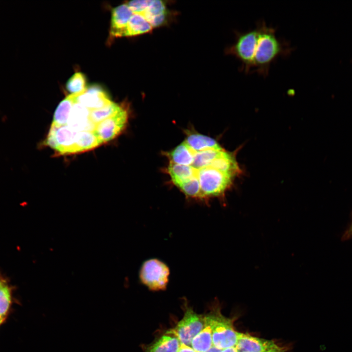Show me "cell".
<instances>
[{
	"mask_svg": "<svg viewBox=\"0 0 352 352\" xmlns=\"http://www.w3.org/2000/svg\"><path fill=\"white\" fill-rule=\"evenodd\" d=\"M266 352H284L282 349L279 348L278 346Z\"/></svg>",
	"mask_w": 352,
	"mask_h": 352,
	"instance_id": "25",
	"label": "cell"
},
{
	"mask_svg": "<svg viewBox=\"0 0 352 352\" xmlns=\"http://www.w3.org/2000/svg\"><path fill=\"white\" fill-rule=\"evenodd\" d=\"M178 352H197L193 348L188 346L181 344Z\"/></svg>",
	"mask_w": 352,
	"mask_h": 352,
	"instance_id": "22",
	"label": "cell"
},
{
	"mask_svg": "<svg viewBox=\"0 0 352 352\" xmlns=\"http://www.w3.org/2000/svg\"><path fill=\"white\" fill-rule=\"evenodd\" d=\"M207 352H221V350L213 346Z\"/></svg>",
	"mask_w": 352,
	"mask_h": 352,
	"instance_id": "26",
	"label": "cell"
},
{
	"mask_svg": "<svg viewBox=\"0 0 352 352\" xmlns=\"http://www.w3.org/2000/svg\"><path fill=\"white\" fill-rule=\"evenodd\" d=\"M235 42L226 50V53L235 56L241 64L240 70L245 73H251L253 69L254 48L259 33L256 24L254 28L245 32L235 31Z\"/></svg>",
	"mask_w": 352,
	"mask_h": 352,
	"instance_id": "3",
	"label": "cell"
},
{
	"mask_svg": "<svg viewBox=\"0 0 352 352\" xmlns=\"http://www.w3.org/2000/svg\"><path fill=\"white\" fill-rule=\"evenodd\" d=\"M101 144L93 131L77 132L76 141L77 153L94 149Z\"/></svg>",
	"mask_w": 352,
	"mask_h": 352,
	"instance_id": "18",
	"label": "cell"
},
{
	"mask_svg": "<svg viewBox=\"0 0 352 352\" xmlns=\"http://www.w3.org/2000/svg\"><path fill=\"white\" fill-rule=\"evenodd\" d=\"M257 24L259 33L254 49L252 72L265 77L269 73L271 64L279 57L289 55L293 49L288 43L278 39L275 29L267 25L264 21Z\"/></svg>",
	"mask_w": 352,
	"mask_h": 352,
	"instance_id": "1",
	"label": "cell"
},
{
	"mask_svg": "<svg viewBox=\"0 0 352 352\" xmlns=\"http://www.w3.org/2000/svg\"><path fill=\"white\" fill-rule=\"evenodd\" d=\"M352 237V221L348 230L343 235V239L345 240Z\"/></svg>",
	"mask_w": 352,
	"mask_h": 352,
	"instance_id": "23",
	"label": "cell"
},
{
	"mask_svg": "<svg viewBox=\"0 0 352 352\" xmlns=\"http://www.w3.org/2000/svg\"><path fill=\"white\" fill-rule=\"evenodd\" d=\"M78 94H70L62 100L54 112L52 123L58 125H66L68 116Z\"/></svg>",
	"mask_w": 352,
	"mask_h": 352,
	"instance_id": "16",
	"label": "cell"
},
{
	"mask_svg": "<svg viewBox=\"0 0 352 352\" xmlns=\"http://www.w3.org/2000/svg\"><path fill=\"white\" fill-rule=\"evenodd\" d=\"M128 118V109L123 106L116 113L97 124L93 132L101 144L110 141L125 130Z\"/></svg>",
	"mask_w": 352,
	"mask_h": 352,
	"instance_id": "7",
	"label": "cell"
},
{
	"mask_svg": "<svg viewBox=\"0 0 352 352\" xmlns=\"http://www.w3.org/2000/svg\"><path fill=\"white\" fill-rule=\"evenodd\" d=\"M186 133V137L184 141L195 151H202L220 147L215 139L209 136L188 130Z\"/></svg>",
	"mask_w": 352,
	"mask_h": 352,
	"instance_id": "15",
	"label": "cell"
},
{
	"mask_svg": "<svg viewBox=\"0 0 352 352\" xmlns=\"http://www.w3.org/2000/svg\"><path fill=\"white\" fill-rule=\"evenodd\" d=\"M205 324L204 317L188 309L175 330L181 344L188 345L202 330Z\"/></svg>",
	"mask_w": 352,
	"mask_h": 352,
	"instance_id": "8",
	"label": "cell"
},
{
	"mask_svg": "<svg viewBox=\"0 0 352 352\" xmlns=\"http://www.w3.org/2000/svg\"><path fill=\"white\" fill-rule=\"evenodd\" d=\"M144 9L140 12H132L126 27L125 37L144 34L154 29L144 15Z\"/></svg>",
	"mask_w": 352,
	"mask_h": 352,
	"instance_id": "13",
	"label": "cell"
},
{
	"mask_svg": "<svg viewBox=\"0 0 352 352\" xmlns=\"http://www.w3.org/2000/svg\"><path fill=\"white\" fill-rule=\"evenodd\" d=\"M221 352H238V350L236 347H232L225 349L221 351Z\"/></svg>",
	"mask_w": 352,
	"mask_h": 352,
	"instance_id": "24",
	"label": "cell"
},
{
	"mask_svg": "<svg viewBox=\"0 0 352 352\" xmlns=\"http://www.w3.org/2000/svg\"><path fill=\"white\" fill-rule=\"evenodd\" d=\"M2 322H0V325L2 323Z\"/></svg>",
	"mask_w": 352,
	"mask_h": 352,
	"instance_id": "29",
	"label": "cell"
},
{
	"mask_svg": "<svg viewBox=\"0 0 352 352\" xmlns=\"http://www.w3.org/2000/svg\"><path fill=\"white\" fill-rule=\"evenodd\" d=\"M168 266L157 259H151L142 264L139 273L141 282L152 290H163L169 281Z\"/></svg>",
	"mask_w": 352,
	"mask_h": 352,
	"instance_id": "5",
	"label": "cell"
},
{
	"mask_svg": "<svg viewBox=\"0 0 352 352\" xmlns=\"http://www.w3.org/2000/svg\"><path fill=\"white\" fill-rule=\"evenodd\" d=\"M4 285L3 281L2 280L1 278L0 277V286Z\"/></svg>",
	"mask_w": 352,
	"mask_h": 352,
	"instance_id": "27",
	"label": "cell"
},
{
	"mask_svg": "<svg viewBox=\"0 0 352 352\" xmlns=\"http://www.w3.org/2000/svg\"><path fill=\"white\" fill-rule=\"evenodd\" d=\"M213 162L211 164L198 169H193L190 167L192 172L191 177L188 181L195 180L199 183V200L207 201L211 198L223 196L230 187L235 177L215 168Z\"/></svg>",
	"mask_w": 352,
	"mask_h": 352,
	"instance_id": "2",
	"label": "cell"
},
{
	"mask_svg": "<svg viewBox=\"0 0 352 352\" xmlns=\"http://www.w3.org/2000/svg\"><path fill=\"white\" fill-rule=\"evenodd\" d=\"M205 323L204 328L193 339L191 342L193 349L197 352H207L212 345V330L205 320Z\"/></svg>",
	"mask_w": 352,
	"mask_h": 352,
	"instance_id": "17",
	"label": "cell"
},
{
	"mask_svg": "<svg viewBox=\"0 0 352 352\" xmlns=\"http://www.w3.org/2000/svg\"><path fill=\"white\" fill-rule=\"evenodd\" d=\"M204 319L211 327L214 346L221 350L236 346L239 333L234 330L230 320L219 313L208 315Z\"/></svg>",
	"mask_w": 352,
	"mask_h": 352,
	"instance_id": "4",
	"label": "cell"
},
{
	"mask_svg": "<svg viewBox=\"0 0 352 352\" xmlns=\"http://www.w3.org/2000/svg\"><path fill=\"white\" fill-rule=\"evenodd\" d=\"M123 107V106L119 105L111 101L110 103L103 108L91 110L90 114V119L91 121L96 125L97 124L116 113L119 111Z\"/></svg>",
	"mask_w": 352,
	"mask_h": 352,
	"instance_id": "19",
	"label": "cell"
},
{
	"mask_svg": "<svg viewBox=\"0 0 352 352\" xmlns=\"http://www.w3.org/2000/svg\"><path fill=\"white\" fill-rule=\"evenodd\" d=\"M0 322H3V321H0Z\"/></svg>",
	"mask_w": 352,
	"mask_h": 352,
	"instance_id": "30",
	"label": "cell"
},
{
	"mask_svg": "<svg viewBox=\"0 0 352 352\" xmlns=\"http://www.w3.org/2000/svg\"><path fill=\"white\" fill-rule=\"evenodd\" d=\"M77 133L67 125L52 123L44 144L61 154L77 153Z\"/></svg>",
	"mask_w": 352,
	"mask_h": 352,
	"instance_id": "6",
	"label": "cell"
},
{
	"mask_svg": "<svg viewBox=\"0 0 352 352\" xmlns=\"http://www.w3.org/2000/svg\"><path fill=\"white\" fill-rule=\"evenodd\" d=\"M238 352H241V351L238 352Z\"/></svg>",
	"mask_w": 352,
	"mask_h": 352,
	"instance_id": "28",
	"label": "cell"
},
{
	"mask_svg": "<svg viewBox=\"0 0 352 352\" xmlns=\"http://www.w3.org/2000/svg\"><path fill=\"white\" fill-rule=\"evenodd\" d=\"M111 102L108 94L97 85L87 87L85 91L78 94L76 98V102L91 110L103 108Z\"/></svg>",
	"mask_w": 352,
	"mask_h": 352,
	"instance_id": "9",
	"label": "cell"
},
{
	"mask_svg": "<svg viewBox=\"0 0 352 352\" xmlns=\"http://www.w3.org/2000/svg\"><path fill=\"white\" fill-rule=\"evenodd\" d=\"M180 342L175 330H170L149 347L147 352H178Z\"/></svg>",
	"mask_w": 352,
	"mask_h": 352,
	"instance_id": "14",
	"label": "cell"
},
{
	"mask_svg": "<svg viewBox=\"0 0 352 352\" xmlns=\"http://www.w3.org/2000/svg\"><path fill=\"white\" fill-rule=\"evenodd\" d=\"M11 302V291L4 285L0 286V321H3L9 309Z\"/></svg>",
	"mask_w": 352,
	"mask_h": 352,
	"instance_id": "21",
	"label": "cell"
},
{
	"mask_svg": "<svg viewBox=\"0 0 352 352\" xmlns=\"http://www.w3.org/2000/svg\"><path fill=\"white\" fill-rule=\"evenodd\" d=\"M277 347L273 341L253 337L248 334L238 333L236 348L238 351L266 352Z\"/></svg>",
	"mask_w": 352,
	"mask_h": 352,
	"instance_id": "12",
	"label": "cell"
},
{
	"mask_svg": "<svg viewBox=\"0 0 352 352\" xmlns=\"http://www.w3.org/2000/svg\"><path fill=\"white\" fill-rule=\"evenodd\" d=\"M66 89L70 94H80L87 88L86 77L81 72H76L66 82Z\"/></svg>",
	"mask_w": 352,
	"mask_h": 352,
	"instance_id": "20",
	"label": "cell"
},
{
	"mask_svg": "<svg viewBox=\"0 0 352 352\" xmlns=\"http://www.w3.org/2000/svg\"><path fill=\"white\" fill-rule=\"evenodd\" d=\"M90 112L89 109L75 102L70 112L66 125L77 132L94 131L96 125L90 119Z\"/></svg>",
	"mask_w": 352,
	"mask_h": 352,
	"instance_id": "10",
	"label": "cell"
},
{
	"mask_svg": "<svg viewBox=\"0 0 352 352\" xmlns=\"http://www.w3.org/2000/svg\"><path fill=\"white\" fill-rule=\"evenodd\" d=\"M132 13L127 3L112 9L110 30V37L117 38L125 36L126 27Z\"/></svg>",
	"mask_w": 352,
	"mask_h": 352,
	"instance_id": "11",
	"label": "cell"
}]
</instances>
